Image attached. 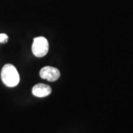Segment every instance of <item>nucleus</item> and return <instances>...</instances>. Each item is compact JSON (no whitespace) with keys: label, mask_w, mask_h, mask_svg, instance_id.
<instances>
[{"label":"nucleus","mask_w":133,"mask_h":133,"mask_svg":"<svg viewBox=\"0 0 133 133\" xmlns=\"http://www.w3.org/2000/svg\"><path fill=\"white\" fill-rule=\"evenodd\" d=\"M2 81L7 87H14L17 86L20 81L19 74L16 68L12 64H5L1 72Z\"/></svg>","instance_id":"f257e3e1"},{"label":"nucleus","mask_w":133,"mask_h":133,"mask_svg":"<svg viewBox=\"0 0 133 133\" xmlns=\"http://www.w3.org/2000/svg\"><path fill=\"white\" fill-rule=\"evenodd\" d=\"M49 50V43L47 38L39 36L33 39L32 45V52L33 55L36 57H43L48 52Z\"/></svg>","instance_id":"f03ea898"},{"label":"nucleus","mask_w":133,"mask_h":133,"mask_svg":"<svg viewBox=\"0 0 133 133\" xmlns=\"http://www.w3.org/2000/svg\"><path fill=\"white\" fill-rule=\"evenodd\" d=\"M40 76L43 79H46L49 81H55L59 78L60 72L57 68L46 66L40 70Z\"/></svg>","instance_id":"7ed1b4c3"},{"label":"nucleus","mask_w":133,"mask_h":133,"mask_svg":"<svg viewBox=\"0 0 133 133\" xmlns=\"http://www.w3.org/2000/svg\"><path fill=\"white\" fill-rule=\"evenodd\" d=\"M52 89L49 85L45 84H38L33 87L32 92L35 96L38 98H44L51 93Z\"/></svg>","instance_id":"20e7f679"},{"label":"nucleus","mask_w":133,"mask_h":133,"mask_svg":"<svg viewBox=\"0 0 133 133\" xmlns=\"http://www.w3.org/2000/svg\"><path fill=\"white\" fill-rule=\"evenodd\" d=\"M8 41V36L5 33H0V43H6Z\"/></svg>","instance_id":"39448f33"}]
</instances>
